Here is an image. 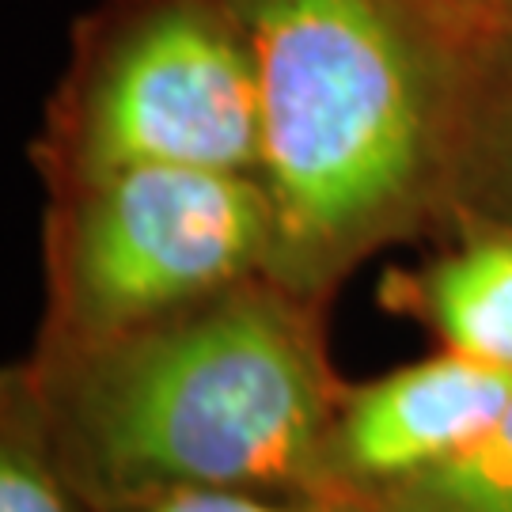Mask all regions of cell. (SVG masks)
Segmentation results:
<instances>
[{
  "mask_svg": "<svg viewBox=\"0 0 512 512\" xmlns=\"http://www.w3.org/2000/svg\"><path fill=\"white\" fill-rule=\"evenodd\" d=\"M255 61L266 277L327 308L365 258L448 224L478 54L418 0H224Z\"/></svg>",
  "mask_w": 512,
  "mask_h": 512,
  "instance_id": "cell-1",
  "label": "cell"
},
{
  "mask_svg": "<svg viewBox=\"0 0 512 512\" xmlns=\"http://www.w3.org/2000/svg\"><path fill=\"white\" fill-rule=\"evenodd\" d=\"M23 365L57 463L92 512L194 490L327 497L342 384L323 308L266 274L99 342H38Z\"/></svg>",
  "mask_w": 512,
  "mask_h": 512,
  "instance_id": "cell-2",
  "label": "cell"
},
{
  "mask_svg": "<svg viewBox=\"0 0 512 512\" xmlns=\"http://www.w3.org/2000/svg\"><path fill=\"white\" fill-rule=\"evenodd\" d=\"M274 213L258 175L122 167L61 186L38 342H99L266 274Z\"/></svg>",
  "mask_w": 512,
  "mask_h": 512,
  "instance_id": "cell-3",
  "label": "cell"
},
{
  "mask_svg": "<svg viewBox=\"0 0 512 512\" xmlns=\"http://www.w3.org/2000/svg\"><path fill=\"white\" fill-rule=\"evenodd\" d=\"M262 118L247 38L224 0H160L126 19L57 118V183L122 167L258 175Z\"/></svg>",
  "mask_w": 512,
  "mask_h": 512,
  "instance_id": "cell-4",
  "label": "cell"
},
{
  "mask_svg": "<svg viewBox=\"0 0 512 512\" xmlns=\"http://www.w3.org/2000/svg\"><path fill=\"white\" fill-rule=\"evenodd\" d=\"M512 403V372L440 349L342 387L323 448V490L376 505L478 440Z\"/></svg>",
  "mask_w": 512,
  "mask_h": 512,
  "instance_id": "cell-5",
  "label": "cell"
},
{
  "mask_svg": "<svg viewBox=\"0 0 512 512\" xmlns=\"http://www.w3.org/2000/svg\"><path fill=\"white\" fill-rule=\"evenodd\" d=\"M452 247L395 285L391 300L440 338V349L512 372V232L452 220Z\"/></svg>",
  "mask_w": 512,
  "mask_h": 512,
  "instance_id": "cell-6",
  "label": "cell"
},
{
  "mask_svg": "<svg viewBox=\"0 0 512 512\" xmlns=\"http://www.w3.org/2000/svg\"><path fill=\"white\" fill-rule=\"evenodd\" d=\"M452 220L512 232V46L478 61L452 175Z\"/></svg>",
  "mask_w": 512,
  "mask_h": 512,
  "instance_id": "cell-7",
  "label": "cell"
},
{
  "mask_svg": "<svg viewBox=\"0 0 512 512\" xmlns=\"http://www.w3.org/2000/svg\"><path fill=\"white\" fill-rule=\"evenodd\" d=\"M0 512H92L57 463L27 365L0 376Z\"/></svg>",
  "mask_w": 512,
  "mask_h": 512,
  "instance_id": "cell-8",
  "label": "cell"
},
{
  "mask_svg": "<svg viewBox=\"0 0 512 512\" xmlns=\"http://www.w3.org/2000/svg\"><path fill=\"white\" fill-rule=\"evenodd\" d=\"M372 512H512V403L440 467L380 497Z\"/></svg>",
  "mask_w": 512,
  "mask_h": 512,
  "instance_id": "cell-9",
  "label": "cell"
},
{
  "mask_svg": "<svg viewBox=\"0 0 512 512\" xmlns=\"http://www.w3.org/2000/svg\"><path fill=\"white\" fill-rule=\"evenodd\" d=\"M122 512H372L368 505L346 497H281L251 494V490H194V494H167L148 505Z\"/></svg>",
  "mask_w": 512,
  "mask_h": 512,
  "instance_id": "cell-10",
  "label": "cell"
},
{
  "mask_svg": "<svg viewBox=\"0 0 512 512\" xmlns=\"http://www.w3.org/2000/svg\"><path fill=\"white\" fill-rule=\"evenodd\" d=\"M425 12L467 38L478 54L512 46V0H418Z\"/></svg>",
  "mask_w": 512,
  "mask_h": 512,
  "instance_id": "cell-11",
  "label": "cell"
}]
</instances>
